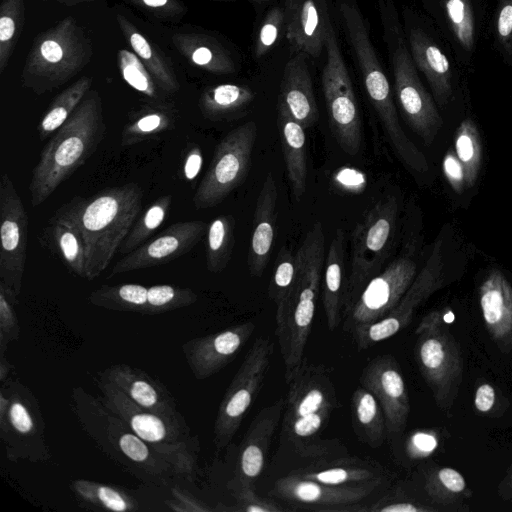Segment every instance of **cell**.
I'll use <instances>...</instances> for the list:
<instances>
[{"mask_svg": "<svg viewBox=\"0 0 512 512\" xmlns=\"http://www.w3.org/2000/svg\"><path fill=\"white\" fill-rule=\"evenodd\" d=\"M143 190L137 183L108 187L75 197L54 215L74 224L85 246L86 278H97L110 264L142 208Z\"/></svg>", "mask_w": 512, "mask_h": 512, "instance_id": "cell-1", "label": "cell"}, {"mask_svg": "<svg viewBox=\"0 0 512 512\" xmlns=\"http://www.w3.org/2000/svg\"><path fill=\"white\" fill-rule=\"evenodd\" d=\"M105 133L101 97L89 91L40 154L28 187L33 207L43 204L96 152Z\"/></svg>", "mask_w": 512, "mask_h": 512, "instance_id": "cell-2", "label": "cell"}, {"mask_svg": "<svg viewBox=\"0 0 512 512\" xmlns=\"http://www.w3.org/2000/svg\"><path fill=\"white\" fill-rule=\"evenodd\" d=\"M296 255L295 281L284 301L276 307V329L287 381L304 360L324 268L325 233L315 222L306 233Z\"/></svg>", "mask_w": 512, "mask_h": 512, "instance_id": "cell-3", "label": "cell"}, {"mask_svg": "<svg viewBox=\"0 0 512 512\" xmlns=\"http://www.w3.org/2000/svg\"><path fill=\"white\" fill-rule=\"evenodd\" d=\"M72 410L86 434L115 463L150 481L162 482L178 475L174 468L137 436L128 424L83 387L71 393Z\"/></svg>", "mask_w": 512, "mask_h": 512, "instance_id": "cell-4", "label": "cell"}, {"mask_svg": "<svg viewBox=\"0 0 512 512\" xmlns=\"http://www.w3.org/2000/svg\"><path fill=\"white\" fill-rule=\"evenodd\" d=\"M286 382L288 393L281 442L290 445L300 456H324L328 446L320 434L338 405L329 370L304 359Z\"/></svg>", "mask_w": 512, "mask_h": 512, "instance_id": "cell-5", "label": "cell"}, {"mask_svg": "<svg viewBox=\"0 0 512 512\" xmlns=\"http://www.w3.org/2000/svg\"><path fill=\"white\" fill-rule=\"evenodd\" d=\"M101 392L99 399L121 417L132 431L163 457L178 475L194 477L199 441L191 435L185 418L165 417L148 411L131 401L107 379L94 377Z\"/></svg>", "mask_w": 512, "mask_h": 512, "instance_id": "cell-6", "label": "cell"}, {"mask_svg": "<svg viewBox=\"0 0 512 512\" xmlns=\"http://www.w3.org/2000/svg\"><path fill=\"white\" fill-rule=\"evenodd\" d=\"M92 45L71 16L41 34L28 54L22 85L41 95L67 83L91 60Z\"/></svg>", "mask_w": 512, "mask_h": 512, "instance_id": "cell-7", "label": "cell"}, {"mask_svg": "<svg viewBox=\"0 0 512 512\" xmlns=\"http://www.w3.org/2000/svg\"><path fill=\"white\" fill-rule=\"evenodd\" d=\"M386 2L384 39L390 52L397 101L410 128L429 146L440 132L443 118L420 79L396 9L390 0Z\"/></svg>", "mask_w": 512, "mask_h": 512, "instance_id": "cell-8", "label": "cell"}, {"mask_svg": "<svg viewBox=\"0 0 512 512\" xmlns=\"http://www.w3.org/2000/svg\"><path fill=\"white\" fill-rule=\"evenodd\" d=\"M415 360L437 406L449 410L463 379L460 347L444 325L440 311H431L418 324Z\"/></svg>", "mask_w": 512, "mask_h": 512, "instance_id": "cell-9", "label": "cell"}, {"mask_svg": "<svg viewBox=\"0 0 512 512\" xmlns=\"http://www.w3.org/2000/svg\"><path fill=\"white\" fill-rule=\"evenodd\" d=\"M397 216L396 197L386 195L356 225L351 238L350 272L346 281L343 314L381 269L392 245Z\"/></svg>", "mask_w": 512, "mask_h": 512, "instance_id": "cell-10", "label": "cell"}, {"mask_svg": "<svg viewBox=\"0 0 512 512\" xmlns=\"http://www.w3.org/2000/svg\"><path fill=\"white\" fill-rule=\"evenodd\" d=\"M406 40L414 64L426 79L431 95L441 111L457 103L462 95V68L448 43L434 24L411 16Z\"/></svg>", "mask_w": 512, "mask_h": 512, "instance_id": "cell-11", "label": "cell"}, {"mask_svg": "<svg viewBox=\"0 0 512 512\" xmlns=\"http://www.w3.org/2000/svg\"><path fill=\"white\" fill-rule=\"evenodd\" d=\"M257 137V125L248 121L228 132L217 144L210 166L194 196L196 209L219 205L247 178Z\"/></svg>", "mask_w": 512, "mask_h": 512, "instance_id": "cell-12", "label": "cell"}, {"mask_svg": "<svg viewBox=\"0 0 512 512\" xmlns=\"http://www.w3.org/2000/svg\"><path fill=\"white\" fill-rule=\"evenodd\" d=\"M9 395L6 414L0 416V438L12 462H45L51 457L45 437V422L38 399L18 379L4 384Z\"/></svg>", "mask_w": 512, "mask_h": 512, "instance_id": "cell-13", "label": "cell"}, {"mask_svg": "<svg viewBox=\"0 0 512 512\" xmlns=\"http://www.w3.org/2000/svg\"><path fill=\"white\" fill-rule=\"evenodd\" d=\"M448 261L444 238L438 236L430 254L398 304L383 318L352 332L359 350L384 341L405 328L415 310L448 284Z\"/></svg>", "mask_w": 512, "mask_h": 512, "instance_id": "cell-14", "label": "cell"}, {"mask_svg": "<svg viewBox=\"0 0 512 512\" xmlns=\"http://www.w3.org/2000/svg\"><path fill=\"white\" fill-rule=\"evenodd\" d=\"M325 48L327 61L322 73L329 126L340 148L348 155L359 153L362 143L361 118L352 82L331 25Z\"/></svg>", "mask_w": 512, "mask_h": 512, "instance_id": "cell-15", "label": "cell"}, {"mask_svg": "<svg viewBox=\"0 0 512 512\" xmlns=\"http://www.w3.org/2000/svg\"><path fill=\"white\" fill-rule=\"evenodd\" d=\"M273 351L274 345L269 338H256L234 375L214 422V444L217 450L229 445L254 403L270 368Z\"/></svg>", "mask_w": 512, "mask_h": 512, "instance_id": "cell-16", "label": "cell"}, {"mask_svg": "<svg viewBox=\"0 0 512 512\" xmlns=\"http://www.w3.org/2000/svg\"><path fill=\"white\" fill-rule=\"evenodd\" d=\"M416 275L414 250L406 247L364 286L354 303L343 314L344 327L352 333L385 317L398 304Z\"/></svg>", "mask_w": 512, "mask_h": 512, "instance_id": "cell-17", "label": "cell"}, {"mask_svg": "<svg viewBox=\"0 0 512 512\" xmlns=\"http://www.w3.org/2000/svg\"><path fill=\"white\" fill-rule=\"evenodd\" d=\"M490 0H424L462 69L474 67Z\"/></svg>", "mask_w": 512, "mask_h": 512, "instance_id": "cell-18", "label": "cell"}, {"mask_svg": "<svg viewBox=\"0 0 512 512\" xmlns=\"http://www.w3.org/2000/svg\"><path fill=\"white\" fill-rule=\"evenodd\" d=\"M28 215L8 172L0 178V281L17 298L25 272Z\"/></svg>", "mask_w": 512, "mask_h": 512, "instance_id": "cell-19", "label": "cell"}, {"mask_svg": "<svg viewBox=\"0 0 512 512\" xmlns=\"http://www.w3.org/2000/svg\"><path fill=\"white\" fill-rule=\"evenodd\" d=\"M202 220L176 222L118 260L108 278L167 264L192 250L207 232Z\"/></svg>", "mask_w": 512, "mask_h": 512, "instance_id": "cell-20", "label": "cell"}, {"mask_svg": "<svg viewBox=\"0 0 512 512\" xmlns=\"http://www.w3.org/2000/svg\"><path fill=\"white\" fill-rule=\"evenodd\" d=\"M381 482L331 485L291 473L278 479L272 491L278 498L317 511H352L349 505L366 498Z\"/></svg>", "mask_w": 512, "mask_h": 512, "instance_id": "cell-21", "label": "cell"}, {"mask_svg": "<svg viewBox=\"0 0 512 512\" xmlns=\"http://www.w3.org/2000/svg\"><path fill=\"white\" fill-rule=\"evenodd\" d=\"M360 383L378 400L384 413L387 433H401L407 423L410 403L397 361L390 355L373 358L363 368Z\"/></svg>", "mask_w": 512, "mask_h": 512, "instance_id": "cell-22", "label": "cell"}, {"mask_svg": "<svg viewBox=\"0 0 512 512\" xmlns=\"http://www.w3.org/2000/svg\"><path fill=\"white\" fill-rule=\"evenodd\" d=\"M248 321L182 344L186 362L197 380L213 376L231 363L255 331Z\"/></svg>", "mask_w": 512, "mask_h": 512, "instance_id": "cell-23", "label": "cell"}, {"mask_svg": "<svg viewBox=\"0 0 512 512\" xmlns=\"http://www.w3.org/2000/svg\"><path fill=\"white\" fill-rule=\"evenodd\" d=\"M286 37L291 50L317 58L332 25L326 0H283Z\"/></svg>", "mask_w": 512, "mask_h": 512, "instance_id": "cell-24", "label": "cell"}, {"mask_svg": "<svg viewBox=\"0 0 512 512\" xmlns=\"http://www.w3.org/2000/svg\"><path fill=\"white\" fill-rule=\"evenodd\" d=\"M285 399L264 407L253 419L239 447L236 487L254 486L263 471L272 436L284 412Z\"/></svg>", "mask_w": 512, "mask_h": 512, "instance_id": "cell-25", "label": "cell"}, {"mask_svg": "<svg viewBox=\"0 0 512 512\" xmlns=\"http://www.w3.org/2000/svg\"><path fill=\"white\" fill-rule=\"evenodd\" d=\"M97 374L114 384L141 408L165 417H183L168 389L145 371L127 364H114Z\"/></svg>", "mask_w": 512, "mask_h": 512, "instance_id": "cell-26", "label": "cell"}, {"mask_svg": "<svg viewBox=\"0 0 512 512\" xmlns=\"http://www.w3.org/2000/svg\"><path fill=\"white\" fill-rule=\"evenodd\" d=\"M479 304L487 332L498 349L512 350V285L504 273L490 269L479 288Z\"/></svg>", "mask_w": 512, "mask_h": 512, "instance_id": "cell-27", "label": "cell"}, {"mask_svg": "<svg viewBox=\"0 0 512 512\" xmlns=\"http://www.w3.org/2000/svg\"><path fill=\"white\" fill-rule=\"evenodd\" d=\"M278 187L269 172L256 200L252 233L248 249V269L252 276L261 277L270 260L277 224Z\"/></svg>", "mask_w": 512, "mask_h": 512, "instance_id": "cell-28", "label": "cell"}, {"mask_svg": "<svg viewBox=\"0 0 512 512\" xmlns=\"http://www.w3.org/2000/svg\"><path fill=\"white\" fill-rule=\"evenodd\" d=\"M307 57L303 53H296L286 63L277 105L284 108L304 129L314 126L319 120Z\"/></svg>", "mask_w": 512, "mask_h": 512, "instance_id": "cell-29", "label": "cell"}, {"mask_svg": "<svg viewBox=\"0 0 512 512\" xmlns=\"http://www.w3.org/2000/svg\"><path fill=\"white\" fill-rule=\"evenodd\" d=\"M277 126L287 176L294 198L299 201L307 182L305 129L282 107L277 106Z\"/></svg>", "mask_w": 512, "mask_h": 512, "instance_id": "cell-30", "label": "cell"}, {"mask_svg": "<svg viewBox=\"0 0 512 512\" xmlns=\"http://www.w3.org/2000/svg\"><path fill=\"white\" fill-rule=\"evenodd\" d=\"M344 267L345 234L342 229H337L326 252L323 277V308L330 330L336 329L343 316Z\"/></svg>", "mask_w": 512, "mask_h": 512, "instance_id": "cell-31", "label": "cell"}, {"mask_svg": "<svg viewBox=\"0 0 512 512\" xmlns=\"http://www.w3.org/2000/svg\"><path fill=\"white\" fill-rule=\"evenodd\" d=\"M296 475L331 485H355L381 482L383 473L380 467L359 458H340L331 461H318L293 472Z\"/></svg>", "mask_w": 512, "mask_h": 512, "instance_id": "cell-32", "label": "cell"}, {"mask_svg": "<svg viewBox=\"0 0 512 512\" xmlns=\"http://www.w3.org/2000/svg\"><path fill=\"white\" fill-rule=\"evenodd\" d=\"M116 19L134 53L145 65L158 87L166 93H176L180 84L165 55L154 47L125 16L117 14Z\"/></svg>", "mask_w": 512, "mask_h": 512, "instance_id": "cell-33", "label": "cell"}, {"mask_svg": "<svg viewBox=\"0 0 512 512\" xmlns=\"http://www.w3.org/2000/svg\"><path fill=\"white\" fill-rule=\"evenodd\" d=\"M176 110L163 103L147 104L129 115L121 132V146L130 147L174 128Z\"/></svg>", "mask_w": 512, "mask_h": 512, "instance_id": "cell-34", "label": "cell"}, {"mask_svg": "<svg viewBox=\"0 0 512 512\" xmlns=\"http://www.w3.org/2000/svg\"><path fill=\"white\" fill-rule=\"evenodd\" d=\"M173 43L191 63L214 74L234 73L235 65L228 51L214 38L204 34H176Z\"/></svg>", "mask_w": 512, "mask_h": 512, "instance_id": "cell-35", "label": "cell"}, {"mask_svg": "<svg viewBox=\"0 0 512 512\" xmlns=\"http://www.w3.org/2000/svg\"><path fill=\"white\" fill-rule=\"evenodd\" d=\"M254 98V92L247 86L220 84L202 93L199 108L211 121L232 120L241 117Z\"/></svg>", "mask_w": 512, "mask_h": 512, "instance_id": "cell-36", "label": "cell"}, {"mask_svg": "<svg viewBox=\"0 0 512 512\" xmlns=\"http://www.w3.org/2000/svg\"><path fill=\"white\" fill-rule=\"evenodd\" d=\"M45 237L68 270L78 277L86 278L85 246L77 227L53 215L45 228Z\"/></svg>", "mask_w": 512, "mask_h": 512, "instance_id": "cell-37", "label": "cell"}, {"mask_svg": "<svg viewBox=\"0 0 512 512\" xmlns=\"http://www.w3.org/2000/svg\"><path fill=\"white\" fill-rule=\"evenodd\" d=\"M351 411L358 438L372 448L382 445L387 430L384 413L376 397L359 386L352 395Z\"/></svg>", "mask_w": 512, "mask_h": 512, "instance_id": "cell-38", "label": "cell"}, {"mask_svg": "<svg viewBox=\"0 0 512 512\" xmlns=\"http://www.w3.org/2000/svg\"><path fill=\"white\" fill-rule=\"evenodd\" d=\"M79 505L87 509L116 512H132L139 504L121 488L86 479H77L70 484Z\"/></svg>", "mask_w": 512, "mask_h": 512, "instance_id": "cell-39", "label": "cell"}, {"mask_svg": "<svg viewBox=\"0 0 512 512\" xmlns=\"http://www.w3.org/2000/svg\"><path fill=\"white\" fill-rule=\"evenodd\" d=\"M91 85L92 78L82 76L53 99L37 126L41 140L48 138L68 120L90 91Z\"/></svg>", "mask_w": 512, "mask_h": 512, "instance_id": "cell-40", "label": "cell"}, {"mask_svg": "<svg viewBox=\"0 0 512 512\" xmlns=\"http://www.w3.org/2000/svg\"><path fill=\"white\" fill-rule=\"evenodd\" d=\"M147 294L148 287L140 284L102 285L90 293L88 301L108 310L145 315Z\"/></svg>", "mask_w": 512, "mask_h": 512, "instance_id": "cell-41", "label": "cell"}, {"mask_svg": "<svg viewBox=\"0 0 512 512\" xmlns=\"http://www.w3.org/2000/svg\"><path fill=\"white\" fill-rule=\"evenodd\" d=\"M235 218L220 215L214 218L206 232V266L212 273L222 272L228 265L235 244Z\"/></svg>", "mask_w": 512, "mask_h": 512, "instance_id": "cell-42", "label": "cell"}, {"mask_svg": "<svg viewBox=\"0 0 512 512\" xmlns=\"http://www.w3.org/2000/svg\"><path fill=\"white\" fill-rule=\"evenodd\" d=\"M455 153L465 169L467 189L473 188L482 167L483 148L477 124L464 118L455 131Z\"/></svg>", "mask_w": 512, "mask_h": 512, "instance_id": "cell-43", "label": "cell"}, {"mask_svg": "<svg viewBox=\"0 0 512 512\" xmlns=\"http://www.w3.org/2000/svg\"><path fill=\"white\" fill-rule=\"evenodd\" d=\"M425 490L434 502L442 505L460 503L471 495L465 478L450 467L430 470L426 475Z\"/></svg>", "mask_w": 512, "mask_h": 512, "instance_id": "cell-44", "label": "cell"}, {"mask_svg": "<svg viewBox=\"0 0 512 512\" xmlns=\"http://www.w3.org/2000/svg\"><path fill=\"white\" fill-rule=\"evenodd\" d=\"M171 204V194L158 197L132 226L118 253L128 254L146 242L169 215Z\"/></svg>", "mask_w": 512, "mask_h": 512, "instance_id": "cell-45", "label": "cell"}, {"mask_svg": "<svg viewBox=\"0 0 512 512\" xmlns=\"http://www.w3.org/2000/svg\"><path fill=\"white\" fill-rule=\"evenodd\" d=\"M24 0H3L0 6V72L8 64L24 25Z\"/></svg>", "mask_w": 512, "mask_h": 512, "instance_id": "cell-46", "label": "cell"}, {"mask_svg": "<svg viewBox=\"0 0 512 512\" xmlns=\"http://www.w3.org/2000/svg\"><path fill=\"white\" fill-rule=\"evenodd\" d=\"M197 294L189 288L160 284L148 287L145 315L170 312L194 304Z\"/></svg>", "mask_w": 512, "mask_h": 512, "instance_id": "cell-47", "label": "cell"}, {"mask_svg": "<svg viewBox=\"0 0 512 512\" xmlns=\"http://www.w3.org/2000/svg\"><path fill=\"white\" fill-rule=\"evenodd\" d=\"M490 32L494 50L505 65L512 66V0H497Z\"/></svg>", "mask_w": 512, "mask_h": 512, "instance_id": "cell-48", "label": "cell"}, {"mask_svg": "<svg viewBox=\"0 0 512 512\" xmlns=\"http://www.w3.org/2000/svg\"><path fill=\"white\" fill-rule=\"evenodd\" d=\"M117 60L121 75L127 84L152 100L159 99L158 85L135 53L121 49L118 51Z\"/></svg>", "mask_w": 512, "mask_h": 512, "instance_id": "cell-49", "label": "cell"}, {"mask_svg": "<svg viewBox=\"0 0 512 512\" xmlns=\"http://www.w3.org/2000/svg\"><path fill=\"white\" fill-rule=\"evenodd\" d=\"M296 273V255H293L288 247L283 245L278 251L268 287V296L276 307L287 297L295 281Z\"/></svg>", "mask_w": 512, "mask_h": 512, "instance_id": "cell-50", "label": "cell"}, {"mask_svg": "<svg viewBox=\"0 0 512 512\" xmlns=\"http://www.w3.org/2000/svg\"><path fill=\"white\" fill-rule=\"evenodd\" d=\"M17 298L0 281V355H5L8 345L19 337V323L14 309Z\"/></svg>", "mask_w": 512, "mask_h": 512, "instance_id": "cell-51", "label": "cell"}, {"mask_svg": "<svg viewBox=\"0 0 512 512\" xmlns=\"http://www.w3.org/2000/svg\"><path fill=\"white\" fill-rule=\"evenodd\" d=\"M284 24V12L279 6H275L266 14L254 44L256 58L263 57L278 40L281 28Z\"/></svg>", "mask_w": 512, "mask_h": 512, "instance_id": "cell-52", "label": "cell"}, {"mask_svg": "<svg viewBox=\"0 0 512 512\" xmlns=\"http://www.w3.org/2000/svg\"><path fill=\"white\" fill-rule=\"evenodd\" d=\"M236 505L228 510L239 512H280L283 510L276 502L259 496L254 486H239L235 488Z\"/></svg>", "mask_w": 512, "mask_h": 512, "instance_id": "cell-53", "label": "cell"}, {"mask_svg": "<svg viewBox=\"0 0 512 512\" xmlns=\"http://www.w3.org/2000/svg\"><path fill=\"white\" fill-rule=\"evenodd\" d=\"M443 173L453 191L461 194L466 188L465 169L455 150H448L443 158Z\"/></svg>", "mask_w": 512, "mask_h": 512, "instance_id": "cell-54", "label": "cell"}, {"mask_svg": "<svg viewBox=\"0 0 512 512\" xmlns=\"http://www.w3.org/2000/svg\"><path fill=\"white\" fill-rule=\"evenodd\" d=\"M167 506L177 512H210L215 508L209 507L206 503L198 500L185 490L176 487L172 490V498L166 501Z\"/></svg>", "mask_w": 512, "mask_h": 512, "instance_id": "cell-55", "label": "cell"}, {"mask_svg": "<svg viewBox=\"0 0 512 512\" xmlns=\"http://www.w3.org/2000/svg\"><path fill=\"white\" fill-rule=\"evenodd\" d=\"M373 512H429L436 511L434 508L425 507L413 501L399 499L396 497H383L366 509Z\"/></svg>", "mask_w": 512, "mask_h": 512, "instance_id": "cell-56", "label": "cell"}, {"mask_svg": "<svg viewBox=\"0 0 512 512\" xmlns=\"http://www.w3.org/2000/svg\"><path fill=\"white\" fill-rule=\"evenodd\" d=\"M202 162L201 148L193 144L185 157L183 165V176L187 181H192L196 178L202 167Z\"/></svg>", "mask_w": 512, "mask_h": 512, "instance_id": "cell-57", "label": "cell"}, {"mask_svg": "<svg viewBox=\"0 0 512 512\" xmlns=\"http://www.w3.org/2000/svg\"><path fill=\"white\" fill-rule=\"evenodd\" d=\"M496 393L494 387L489 383L478 386L475 392L474 405L481 413H488L495 405Z\"/></svg>", "mask_w": 512, "mask_h": 512, "instance_id": "cell-58", "label": "cell"}, {"mask_svg": "<svg viewBox=\"0 0 512 512\" xmlns=\"http://www.w3.org/2000/svg\"><path fill=\"white\" fill-rule=\"evenodd\" d=\"M437 442L432 435L417 433L410 439L409 450L412 454L426 455L435 449Z\"/></svg>", "mask_w": 512, "mask_h": 512, "instance_id": "cell-59", "label": "cell"}, {"mask_svg": "<svg viewBox=\"0 0 512 512\" xmlns=\"http://www.w3.org/2000/svg\"><path fill=\"white\" fill-rule=\"evenodd\" d=\"M497 494L502 500L512 502V464L508 468L506 475L499 483L497 487Z\"/></svg>", "mask_w": 512, "mask_h": 512, "instance_id": "cell-60", "label": "cell"}, {"mask_svg": "<svg viewBox=\"0 0 512 512\" xmlns=\"http://www.w3.org/2000/svg\"><path fill=\"white\" fill-rule=\"evenodd\" d=\"M11 370V364L6 359L5 355H0V382L1 385L8 380V375Z\"/></svg>", "mask_w": 512, "mask_h": 512, "instance_id": "cell-61", "label": "cell"}, {"mask_svg": "<svg viewBox=\"0 0 512 512\" xmlns=\"http://www.w3.org/2000/svg\"><path fill=\"white\" fill-rule=\"evenodd\" d=\"M143 5L152 9H160L167 7L170 0H139Z\"/></svg>", "mask_w": 512, "mask_h": 512, "instance_id": "cell-62", "label": "cell"}, {"mask_svg": "<svg viewBox=\"0 0 512 512\" xmlns=\"http://www.w3.org/2000/svg\"><path fill=\"white\" fill-rule=\"evenodd\" d=\"M62 1L65 3H68V4H76V3H80V2L96 1V0H62Z\"/></svg>", "mask_w": 512, "mask_h": 512, "instance_id": "cell-63", "label": "cell"}, {"mask_svg": "<svg viewBox=\"0 0 512 512\" xmlns=\"http://www.w3.org/2000/svg\"><path fill=\"white\" fill-rule=\"evenodd\" d=\"M262 1H266V0H262Z\"/></svg>", "mask_w": 512, "mask_h": 512, "instance_id": "cell-64", "label": "cell"}]
</instances>
